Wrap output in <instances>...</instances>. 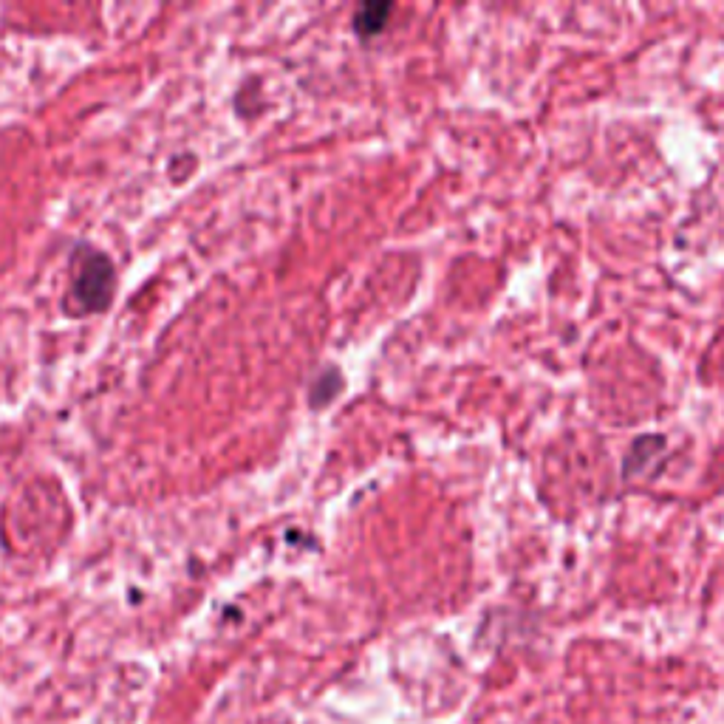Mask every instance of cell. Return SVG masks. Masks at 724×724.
I'll use <instances>...</instances> for the list:
<instances>
[{"label":"cell","mask_w":724,"mask_h":724,"mask_svg":"<svg viewBox=\"0 0 724 724\" xmlns=\"http://www.w3.org/2000/svg\"><path fill=\"white\" fill-rule=\"evenodd\" d=\"M116 289V269L105 252L77 247L71 255V283L66 309L74 314H97L111 306Z\"/></svg>","instance_id":"obj_1"},{"label":"cell","mask_w":724,"mask_h":724,"mask_svg":"<svg viewBox=\"0 0 724 724\" xmlns=\"http://www.w3.org/2000/svg\"><path fill=\"white\" fill-rule=\"evenodd\" d=\"M391 12H394L391 3H365V6H360V9L354 12V29H357V34H362V37H371V34L382 32Z\"/></svg>","instance_id":"obj_2"}]
</instances>
